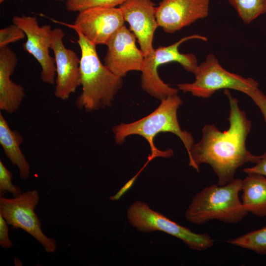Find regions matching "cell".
<instances>
[{
	"label": "cell",
	"mask_w": 266,
	"mask_h": 266,
	"mask_svg": "<svg viewBox=\"0 0 266 266\" xmlns=\"http://www.w3.org/2000/svg\"><path fill=\"white\" fill-rule=\"evenodd\" d=\"M233 245L266 255V226L227 241Z\"/></svg>",
	"instance_id": "obj_18"
},
{
	"label": "cell",
	"mask_w": 266,
	"mask_h": 266,
	"mask_svg": "<svg viewBox=\"0 0 266 266\" xmlns=\"http://www.w3.org/2000/svg\"><path fill=\"white\" fill-rule=\"evenodd\" d=\"M12 174L0 161V196L11 194L16 197L21 193V188L12 182Z\"/></svg>",
	"instance_id": "obj_21"
},
{
	"label": "cell",
	"mask_w": 266,
	"mask_h": 266,
	"mask_svg": "<svg viewBox=\"0 0 266 266\" xmlns=\"http://www.w3.org/2000/svg\"><path fill=\"white\" fill-rule=\"evenodd\" d=\"M5 0H0V3H2Z\"/></svg>",
	"instance_id": "obj_27"
},
{
	"label": "cell",
	"mask_w": 266,
	"mask_h": 266,
	"mask_svg": "<svg viewBox=\"0 0 266 266\" xmlns=\"http://www.w3.org/2000/svg\"><path fill=\"white\" fill-rule=\"evenodd\" d=\"M230 103L229 129L221 132L214 125H205L200 140L188 153L189 166L199 172V165L208 164L218 178L219 185L234 179L236 170L246 163H257L261 156L251 153L246 147L251 122L238 106V100L224 90Z\"/></svg>",
	"instance_id": "obj_1"
},
{
	"label": "cell",
	"mask_w": 266,
	"mask_h": 266,
	"mask_svg": "<svg viewBox=\"0 0 266 266\" xmlns=\"http://www.w3.org/2000/svg\"><path fill=\"white\" fill-rule=\"evenodd\" d=\"M56 0L61 1H66V0Z\"/></svg>",
	"instance_id": "obj_28"
},
{
	"label": "cell",
	"mask_w": 266,
	"mask_h": 266,
	"mask_svg": "<svg viewBox=\"0 0 266 266\" xmlns=\"http://www.w3.org/2000/svg\"><path fill=\"white\" fill-rule=\"evenodd\" d=\"M80 49V70L82 91L75 101L79 109L87 112L112 105L114 97L122 86L123 78L114 74L99 59L96 45L78 29Z\"/></svg>",
	"instance_id": "obj_2"
},
{
	"label": "cell",
	"mask_w": 266,
	"mask_h": 266,
	"mask_svg": "<svg viewBox=\"0 0 266 266\" xmlns=\"http://www.w3.org/2000/svg\"><path fill=\"white\" fill-rule=\"evenodd\" d=\"M126 0H66L67 11L80 12L94 7H114L122 4Z\"/></svg>",
	"instance_id": "obj_20"
},
{
	"label": "cell",
	"mask_w": 266,
	"mask_h": 266,
	"mask_svg": "<svg viewBox=\"0 0 266 266\" xmlns=\"http://www.w3.org/2000/svg\"><path fill=\"white\" fill-rule=\"evenodd\" d=\"M241 202L249 212L266 217V177L258 173H248L242 180Z\"/></svg>",
	"instance_id": "obj_17"
},
{
	"label": "cell",
	"mask_w": 266,
	"mask_h": 266,
	"mask_svg": "<svg viewBox=\"0 0 266 266\" xmlns=\"http://www.w3.org/2000/svg\"><path fill=\"white\" fill-rule=\"evenodd\" d=\"M153 159L150 156L148 157V161L145 164L144 166L141 168V169L136 173L132 178H131L129 181H128L121 188V189L114 196H111L110 197V200L113 201L119 200L128 190H129L133 186L134 183L135 182L137 177L142 171L144 168L147 166V165Z\"/></svg>",
	"instance_id": "obj_25"
},
{
	"label": "cell",
	"mask_w": 266,
	"mask_h": 266,
	"mask_svg": "<svg viewBox=\"0 0 266 266\" xmlns=\"http://www.w3.org/2000/svg\"><path fill=\"white\" fill-rule=\"evenodd\" d=\"M243 171L248 173H258L262 174L266 177V151L261 156L259 161L256 165L251 167L245 168Z\"/></svg>",
	"instance_id": "obj_26"
},
{
	"label": "cell",
	"mask_w": 266,
	"mask_h": 266,
	"mask_svg": "<svg viewBox=\"0 0 266 266\" xmlns=\"http://www.w3.org/2000/svg\"><path fill=\"white\" fill-rule=\"evenodd\" d=\"M191 39L207 41V38L199 34L184 36L177 42L166 46H159L145 56L141 76L142 89L151 96L162 100L167 97L178 94V89L172 88L160 78L158 73L160 66L177 62L188 72L195 73L199 64L196 56L192 53L184 54L179 51V47L183 42Z\"/></svg>",
	"instance_id": "obj_5"
},
{
	"label": "cell",
	"mask_w": 266,
	"mask_h": 266,
	"mask_svg": "<svg viewBox=\"0 0 266 266\" xmlns=\"http://www.w3.org/2000/svg\"><path fill=\"white\" fill-rule=\"evenodd\" d=\"M119 7L144 55L150 53L154 49V34L159 27L154 2L151 0H126Z\"/></svg>",
	"instance_id": "obj_14"
},
{
	"label": "cell",
	"mask_w": 266,
	"mask_h": 266,
	"mask_svg": "<svg viewBox=\"0 0 266 266\" xmlns=\"http://www.w3.org/2000/svg\"><path fill=\"white\" fill-rule=\"evenodd\" d=\"M17 62L16 54L9 47L0 48V110L10 114L19 108L25 97L24 87L10 78Z\"/></svg>",
	"instance_id": "obj_15"
},
{
	"label": "cell",
	"mask_w": 266,
	"mask_h": 266,
	"mask_svg": "<svg viewBox=\"0 0 266 266\" xmlns=\"http://www.w3.org/2000/svg\"><path fill=\"white\" fill-rule=\"evenodd\" d=\"M127 218L131 226L140 232H163L181 239L191 249L204 251L214 244L213 240L207 233H194L153 210L142 201H135L129 207Z\"/></svg>",
	"instance_id": "obj_7"
},
{
	"label": "cell",
	"mask_w": 266,
	"mask_h": 266,
	"mask_svg": "<svg viewBox=\"0 0 266 266\" xmlns=\"http://www.w3.org/2000/svg\"><path fill=\"white\" fill-rule=\"evenodd\" d=\"M23 142V137L17 131L12 130L6 120L0 113V144L4 154L14 166L19 171L20 178L28 179L31 173V167L20 146Z\"/></svg>",
	"instance_id": "obj_16"
},
{
	"label": "cell",
	"mask_w": 266,
	"mask_h": 266,
	"mask_svg": "<svg viewBox=\"0 0 266 266\" xmlns=\"http://www.w3.org/2000/svg\"><path fill=\"white\" fill-rule=\"evenodd\" d=\"M182 103L178 94L169 96L161 100L160 105L147 116L132 123H122L114 126L112 130L116 143L121 144L128 136L139 135L148 142L150 157L153 159L157 157L167 158L173 155V151L158 149L154 143V139L160 133L170 132L180 138L188 153L194 144V138L191 133L182 130L178 123L177 112Z\"/></svg>",
	"instance_id": "obj_3"
},
{
	"label": "cell",
	"mask_w": 266,
	"mask_h": 266,
	"mask_svg": "<svg viewBox=\"0 0 266 266\" xmlns=\"http://www.w3.org/2000/svg\"><path fill=\"white\" fill-rule=\"evenodd\" d=\"M210 0H162L156 7L159 27L166 33H173L206 18Z\"/></svg>",
	"instance_id": "obj_13"
},
{
	"label": "cell",
	"mask_w": 266,
	"mask_h": 266,
	"mask_svg": "<svg viewBox=\"0 0 266 266\" xmlns=\"http://www.w3.org/2000/svg\"><path fill=\"white\" fill-rule=\"evenodd\" d=\"M12 22L25 32L27 40L23 44V48L39 64L42 81L49 84L55 83V58L50 55L49 51L51 46V26H40L36 17L25 15L14 16Z\"/></svg>",
	"instance_id": "obj_9"
},
{
	"label": "cell",
	"mask_w": 266,
	"mask_h": 266,
	"mask_svg": "<svg viewBox=\"0 0 266 266\" xmlns=\"http://www.w3.org/2000/svg\"><path fill=\"white\" fill-rule=\"evenodd\" d=\"M119 7H94L78 12L74 23L68 26L78 29L96 45L106 44L113 34L124 25Z\"/></svg>",
	"instance_id": "obj_12"
},
{
	"label": "cell",
	"mask_w": 266,
	"mask_h": 266,
	"mask_svg": "<svg viewBox=\"0 0 266 266\" xmlns=\"http://www.w3.org/2000/svg\"><path fill=\"white\" fill-rule=\"evenodd\" d=\"M194 74L193 82L178 84V89L195 97L209 98L222 89H233L245 94L259 86L252 78H244L226 70L212 53L208 54L205 61L199 65Z\"/></svg>",
	"instance_id": "obj_6"
},
{
	"label": "cell",
	"mask_w": 266,
	"mask_h": 266,
	"mask_svg": "<svg viewBox=\"0 0 266 266\" xmlns=\"http://www.w3.org/2000/svg\"><path fill=\"white\" fill-rule=\"evenodd\" d=\"M26 34L18 25L13 23L0 30V48L8 46L11 43L24 39Z\"/></svg>",
	"instance_id": "obj_22"
},
{
	"label": "cell",
	"mask_w": 266,
	"mask_h": 266,
	"mask_svg": "<svg viewBox=\"0 0 266 266\" xmlns=\"http://www.w3.org/2000/svg\"><path fill=\"white\" fill-rule=\"evenodd\" d=\"M136 37L124 25L106 43L104 65L112 72L123 77L130 71H141L145 56L136 45Z\"/></svg>",
	"instance_id": "obj_11"
},
{
	"label": "cell",
	"mask_w": 266,
	"mask_h": 266,
	"mask_svg": "<svg viewBox=\"0 0 266 266\" xmlns=\"http://www.w3.org/2000/svg\"><path fill=\"white\" fill-rule=\"evenodd\" d=\"M64 36L62 29L52 30L51 49L54 55L56 72L54 94L62 100L68 99L81 85L80 59L73 50L65 46Z\"/></svg>",
	"instance_id": "obj_10"
},
{
	"label": "cell",
	"mask_w": 266,
	"mask_h": 266,
	"mask_svg": "<svg viewBox=\"0 0 266 266\" xmlns=\"http://www.w3.org/2000/svg\"><path fill=\"white\" fill-rule=\"evenodd\" d=\"M245 94L249 96L259 107L266 124V96L258 88V87L251 89Z\"/></svg>",
	"instance_id": "obj_23"
},
{
	"label": "cell",
	"mask_w": 266,
	"mask_h": 266,
	"mask_svg": "<svg viewBox=\"0 0 266 266\" xmlns=\"http://www.w3.org/2000/svg\"><path fill=\"white\" fill-rule=\"evenodd\" d=\"M242 180L234 179L224 185L213 184L197 193L185 212L186 219L202 225L216 219L228 224L240 222L248 214L239 198Z\"/></svg>",
	"instance_id": "obj_4"
},
{
	"label": "cell",
	"mask_w": 266,
	"mask_h": 266,
	"mask_svg": "<svg viewBox=\"0 0 266 266\" xmlns=\"http://www.w3.org/2000/svg\"><path fill=\"white\" fill-rule=\"evenodd\" d=\"M245 24L266 13V0H228Z\"/></svg>",
	"instance_id": "obj_19"
},
{
	"label": "cell",
	"mask_w": 266,
	"mask_h": 266,
	"mask_svg": "<svg viewBox=\"0 0 266 266\" xmlns=\"http://www.w3.org/2000/svg\"><path fill=\"white\" fill-rule=\"evenodd\" d=\"M8 224L0 214V245L4 249H8L13 246L8 235Z\"/></svg>",
	"instance_id": "obj_24"
},
{
	"label": "cell",
	"mask_w": 266,
	"mask_h": 266,
	"mask_svg": "<svg viewBox=\"0 0 266 266\" xmlns=\"http://www.w3.org/2000/svg\"><path fill=\"white\" fill-rule=\"evenodd\" d=\"M39 201L36 190L27 191L12 198L0 197V214L13 229H21L37 240L49 253H54L57 243L41 229V222L34 210Z\"/></svg>",
	"instance_id": "obj_8"
}]
</instances>
